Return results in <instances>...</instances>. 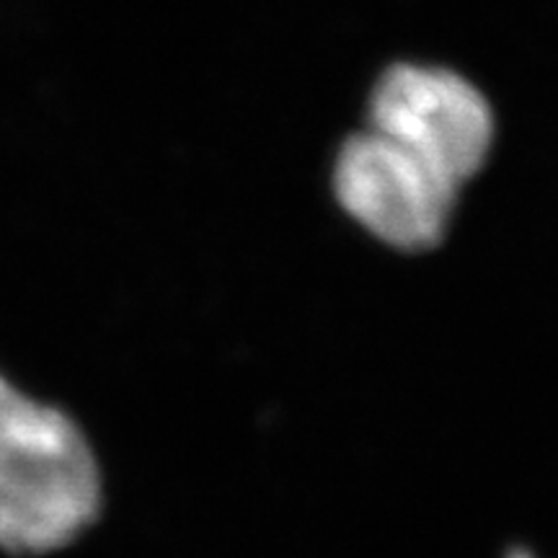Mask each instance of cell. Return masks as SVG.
Wrapping results in <instances>:
<instances>
[{
    "mask_svg": "<svg viewBox=\"0 0 558 558\" xmlns=\"http://www.w3.org/2000/svg\"><path fill=\"white\" fill-rule=\"evenodd\" d=\"M104 471L78 418L0 373V554L41 558L104 512Z\"/></svg>",
    "mask_w": 558,
    "mask_h": 558,
    "instance_id": "1",
    "label": "cell"
},
{
    "mask_svg": "<svg viewBox=\"0 0 558 558\" xmlns=\"http://www.w3.org/2000/svg\"><path fill=\"white\" fill-rule=\"evenodd\" d=\"M369 128L396 140L458 190L481 171L494 143V114L484 94L445 68H390L373 90Z\"/></svg>",
    "mask_w": 558,
    "mask_h": 558,
    "instance_id": "2",
    "label": "cell"
},
{
    "mask_svg": "<svg viewBox=\"0 0 558 558\" xmlns=\"http://www.w3.org/2000/svg\"><path fill=\"white\" fill-rule=\"evenodd\" d=\"M333 190L362 228L401 251L435 248L458 202L452 181L373 128L339 150Z\"/></svg>",
    "mask_w": 558,
    "mask_h": 558,
    "instance_id": "3",
    "label": "cell"
},
{
    "mask_svg": "<svg viewBox=\"0 0 558 558\" xmlns=\"http://www.w3.org/2000/svg\"><path fill=\"white\" fill-rule=\"evenodd\" d=\"M514 558H527V556H522V554H520V556H514Z\"/></svg>",
    "mask_w": 558,
    "mask_h": 558,
    "instance_id": "4",
    "label": "cell"
}]
</instances>
